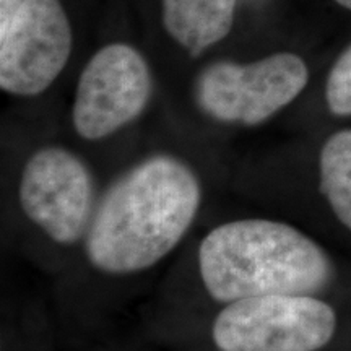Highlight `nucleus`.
<instances>
[{"instance_id":"1","label":"nucleus","mask_w":351,"mask_h":351,"mask_svg":"<svg viewBox=\"0 0 351 351\" xmlns=\"http://www.w3.org/2000/svg\"><path fill=\"white\" fill-rule=\"evenodd\" d=\"M204 202L191 165L152 155L121 174L98 200L83 239L90 265L106 275L145 271L181 244Z\"/></svg>"},{"instance_id":"2","label":"nucleus","mask_w":351,"mask_h":351,"mask_svg":"<svg viewBox=\"0 0 351 351\" xmlns=\"http://www.w3.org/2000/svg\"><path fill=\"white\" fill-rule=\"evenodd\" d=\"M205 293L226 302L265 295H315L333 280L322 245L293 225L238 218L215 226L197 249Z\"/></svg>"},{"instance_id":"3","label":"nucleus","mask_w":351,"mask_h":351,"mask_svg":"<svg viewBox=\"0 0 351 351\" xmlns=\"http://www.w3.org/2000/svg\"><path fill=\"white\" fill-rule=\"evenodd\" d=\"M337 332V314L315 295H265L223 304L212 324L218 351H319Z\"/></svg>"},{"instance_id":"4","label":"nucleus","mask_w":351,"mask_h":351,"mask_svg":"<svg viewBox=\"0 0 351 351\" xmlns=\"http://www.w3.org/2000/svg\"><path fill=\"white\" fill-rule=\"evenodd\" d=\"M307 82L309 69L293 52H276L249 64L219 60L200 72L195 99L213 121L254 127L291 104Z\"/></svg>"},{"instance_id":"5","label":"nucleus","mask_w":351,"mask_h":351,"mask_svg":"<svg viewBox=\"0 0 351 351\" xmlns=\"http://www.w3.org/2000/svg\"><path fill=\"white\" fill-rule=\"evenodd\" d=\"M72 28L60 0H0V88L32 98L62 73Z\"/></svg>"},{"instance_id":"6","label":"nucleus","mask_w":351,"mask_h":351,"mask_svg":"<svg viewBox=\"0 0 351 351\" xmlns=\"http://www.w3.org/2000/svg\"><path fill=\"white\" fill-rule=\"evenodd\" d=\"M19 202L47 239L77 244L85 239L98 205L93 173L77 153L57 145L43 147L21 169Z\"/></svg>"},{"instance_id":"7","label":"nucleus","mask_w":351,"mask_h":351,"mask_svg":"<svg viewBox=\"0 0 351 351\" xmlns=\"http://www.w3.org/2000/svg\"><path fill=\"white\" fill-rule=\"evenodd\" d=\"M153 78L145 57L129 44L101 47L83 67L72 122L83 140L98 142L137 121L150 103Z\"/></svg>"},{"instance_id":"8","label":"nucleus","mask_w":351,"mask_h":351,"mask_svg":"<svg viewBox=\"0 0 351 351\" xmlns=\"http://www.w3.org/2000/svg\"><path fill=\"white\" fill-rule=\"evenodd\" d=\"M238 0H161L166 32L192 57L230 34Z\"/></svg>"},{"instance_id":"9","label":"nucleus","mask_w":351,"mask_h":351,"mask_svg":"<svg viewBox=\"0 0 351 351\" xmlns=\"http://www.w3.org/2000/svg\"><path fill=\"white\" fill-rule=\"evenodd\" d=\"M319 187L335 218L351 231V129L335 132L324 142Z\"/></svg>"},{"instance_id":"10","label":"nucleus","mask_w":351,"mask_h":351,"mask_svg":"<svg viewBox=\"0 0 351 351\" xmlns=\"http://www.w3.org/2000/svg\"><path fill=\"white\" fill-rule=\"evenodd\" d=\"M326 103L333 116H351V44L341 52L328 72Z\"/></svg>"},{"instance_id":"11","label":"nucleus","mask_w":351,"mask_h":351,"mask_svg":"<svg viewBox=\"0 0 351 351\" xmlns=\"http://www.w3.org/2000/svg\"><path fill=\"white\" fill-rule=\"evenodd\" d=\"M340 7L346 8V10H351V0H335Z\"/></svg>"}]
</instances>
